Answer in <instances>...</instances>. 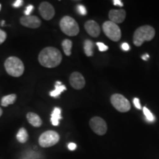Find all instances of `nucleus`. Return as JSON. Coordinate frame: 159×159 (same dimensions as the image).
I'll use <instances>...</instances> for the list:
<instances>
[{
  "instance_id": "f257e3e1",
  "label": "nucleus",
  "mask_w": 159,
  "mask_h": 159,
  "mask_svg": "<svg viewBox=\"0 0 159 159\" xmlns=\"http://www.w3.org/2000/svg\"><path fill=\"white\" fill-rule=\"evenodd\" d=\"M62 54L59 49L52 47L43 49L39 55L40 64L46 68H55L61 64L62 61Z\"/></svg>"
},
{
  "instance_id": "f03ea898",
  "label": "nucleus",
  "mask_w": 159,
  "mask_h": 159,
  "mask_svg": "<svg viewBox=\"0 0 159 159\" xmlns=\"http://www.w3.org/2000/svg\"><path fill=\"white\" fill-rule=\"evenodd\" d=\"M156 30L152 26L144 25L139 27L134 32L133 41L136 47H141L144 41H150L154 39Z\"/></svg>"
},
{
  "instance_id": "7ed1b4c3",
  "label": "nucleus",
  "mask_w": 159,
  "mask_h": 159,
  "mask_svg": "<svg viewBox=\"0 0 159 159\" xmlns=\"http://www.w3.org/2000/svg\"><path fill=\"white\" fill-rule=\"evenodd\" d=\"M5 68L7 73L12 77L21 76L25 71V66L19 57H9L5 62Z\"/></svg>"
},
{
  "instance_id": "20e7f679",
  "label": "nucleus",
  "mask_w": 159,
  "mask_h": 159,
  "mask_svg": "<svg viewBox=\"0 0 159 159\" xmlns=\"http://www.w3.org/2000/svg\"><path fill=\"white\" fill-rule=\"evenodd\" d=\"M61 31L69 36H76L80 32L78 24L72 17L66 16L60 21Z\"/></svg>"
},
{
  "instance_id": "39448f33",
  "label": "nucleus",
  "mask_w": 159,
  "mask_h": 159,
  "mask_svg": "<svg viewBox=\"0 0 159 159\" xmlns=\"http://www.w3.org/2000/svg\"><path fill=\"white\" fill-rule=\"evenodd\" d=\"M102 30L108 39L115 42L119 41L122 37V32L119 27L111 21H106L103 23Z\"/></svg>"
},
{
  "instance_id": "423d86ee",
  "label": "nucleus",
  "mask_w": 159,
  "mask_h": 159,
  "mask_svg": "<svg viewBox=\"0 0 159 159\" xmlns=\"http://www.w3.org/2000/svg\"><path fill=\"white\" fill-rule=\"evenodd\" d=\"M59 140L60 136L57 132L54 130H47L39 136V143L41 147L47 148L54 146L58 143Z\"/></svg>"
},
{
  "instance_id": "0eeeda50",
  "label": "nucleus",
  "mask_w": 159,
  "mask_h": 159,
  "mask_svg": "<svg viewBox=\"0 0 159 159\" xmlns=\"http://www.w3.org/2000/svg\"><path fill=\"white\" fill-rule=\"evenodd\" d=\"M111 102L113 106L119 112L125 113L130 110L131 105L128 99L123 95L114 94L111 97Z\"/></svg>"
},
{
  "instance_id": "6e6552de",
  "label": "nucleus",
  "mask_w": 159,
  "mask_h": 159,
  "mask_svg": "<svg viewBox=\"0 0 159 159\" xmlns=\"http://www.w3.org/2000/svg\"><path fill=\"white\" fill-rule=\"evenodd\" d=\"M89 125L95 134L99 136H103L108 130L106 122L99 116H94L89 121Z\"/></svg>"
},
{
  "instance_id": "1a4fd4ad",
  "label": "nucleus",
  "mask_w": 159,
  "mask_h": 159,
  "mask_svg": "<svg viewBox=\"0 0 159 159\" xmlns=\"http://www.w3.org/2000/svg\"><path fill=\"white\" fill-rule=\"evenodd\" d=\"M39 12L43 19L49 21L54 17L55 11L53 6L47 2H43L39 5Z\"/></svg>"
},
{
  "instance_id": "9d476101",
  "label": "nucleus",
  "mask_w": 159,
  "mask_h": 159,
  "mask_svg": "<svg viewBox=\"0 0 159 159\" xmlns=\"http://www.w3.org/2000/svg\"><path fill=\"white\" fill-rule=\"evenodd\" d=\"M20 23L24 27H28V28L36 29L41 25V20L36 16H24L20 19Z\"/></svg>"
},
{
  "instance_id": "9b49d317",
  "label": "nucleus",
  "mask_w": 159,
  "mask_h": 159,
  "mask_svg": "<svg viewBox=\"0 0 159 159\" xmlns=\"http://www.w3.org/2000/svg\"><path fill=\"white\" fill-rule=\"evenodd\" d=\"M69 83L72 88L77 90H80L84 88L85 85V80L82 74L77 71L72 72L69 77Z\"/></svg>"
},
{
  "instance_id": "f8f14e48",
  "label": "nucleus",
  "mask_w": 159,
  "mask_h": 159,
  "mask_svg": "<svg viewBox=\"0 0 159 159\" xmlns=\"http://www.w3.org/2000/svg\"><path fill=\"white\" fill-rule=\"evenodd\" d=\"M108 17L111 21L115 24H121L126 18V12L124 9L111 10L108 13Z\"/></svg>"
},
{
  "instance_id": "ddd939ff",
  "label": "nucleus",
  "mask_w": 159,
  "mask_h": 159,
  "mask_svg": "<svg viewBox=\"0 0 159 159\" xmlns=\"http://www.w3.org/2000/svg\"><path fill=\"white\" fill-rule=\"evenodd\" d=\"M85 31L91 37L97 38L100 34V27L94 20H89L85 23L84 25Z\"/></svg>"
},
{
  "instance_id": "4468645a",
  "label": "nucleus",
  "mask_w": 159,
  "mask_h": 159,
  "mask_svg": "<svg viewBox=\"0 0 159 159\" xmlns=\"http://www.w3.org/2000/svg\"><path fill=\"white\" fill-rule=\"evenodd\" d=\"M27 119L28 122L35 128H39L42 125V120L39 115L33 112H29L27 114Z\"/></svg>"
},
{
  "instance_id": "2eb2a0df",
  "label": "nucleus",
  "mask_w": 159,
  "mask_h": 159,
  "mask_svg": "<svg viewBox=\"0 0 159 159\" xmlns=\"http://www.w3.org/2000/svg\"><path fill=\"white\" fill-rule=\"evenodd\" d=\"M62 119L61 116V109L60 108H55L51 115V123L54 126H58L60 124V120Z\"/></svg>"
},
{
  "instance_id": "dca6fc26",
  "label": "nucleus",
  "mask_w": 159,
  "mask_h": 159,
  "mask_svg": "<svg viewBox=\"0 0 159 159\" xmlns=\"http://www.w3.org/2000/svg\"><path fill=\"white\" fill-rule=\"evenodd\" d=\"M66 90V87L64 85H62L61 82L60 81H57L55 85V90L50 91L49 93V95L52 97H55V98H57V97H59L60 95L63 91Z\"/></svg>"
},
{
  "instance_id": "f3484780",
  "label": "nucleus",
  "mask_w": 159,
  "mask_h": 159,
  "mask_svg": "<svg viewBox=\"0 0 159 159\" xmlns=\"http://www.w3.org/2000/svg\"><path fill=\"white\" fill-rule=\"evenodd\" d=\"M83 49H84L85 54L86 55V56L91 57L94 55V44L91 40L86 39L84 41V43H83Z\"/></svg>"
},
{
  "instance_id": "a211bd4d",
  "label": "nucleus",
  "mask_w": 159,
  "mask_h": 159,
  "mask_svg": "<svg viewBox=\"0 0 159 159\" xmlns=\"http://www.w3.org/2000/svg\"><path fill=\"white\" fill-rule=\"evenodd\" d=\"M16 99V95L15 94H12L7 95V96L3 97L1 100V105L3 107H7L9 105H12L15 102Z\"/></svg>"
},
{
  "instance_id": "6ab92c4d",
  "label": "nucleus",
  "mask_w": 159,
  "mask_h": 159,
  "mask_svg": "<svg viewBox=\"0 0 159 159\" xmlns=\"http://www.w3.org/2000/svg\"><path fill=\"white\" fill-rule=\"evenodd\" d=\"M28 134H27V131L25 128H21L19 129V130L18 131L16 134V139L20 143H26L28 140Z\"/></svg>"
},
{
  "instance_id": "aec40b11",
  "label": "nucleus",
  "mask_w": 159,
  "mask_h": 159,
  "mask_svg": "<svg viewBox=\"0 0 159 159\" xmlns=\"http://www.w3.org/2000/svg\"><path fill=\"white\" fill-rule=\"evenodd\" d=\"M71 47H72V42L71 40H63L62 42V48L66 56H70L71 55Z\"/></svg>"
},
{
  "instance_id": "412c9836",
  "label": "nucleus",
  "mask_w": 159,
  "mask_h": 159,
  "mask_svg": "<svg viewBox=\"0 0 159 159\" xmlns=\"http://www.w3.org/2000/svg\"><path fill=\"white\" fill-rule=\"evenodd\" d=\"M143 112H144V116H146V118L148 120L150 121V122H152V121H154L155 117L153 116V114L150 112V111L149 110L147 107H144V108H143Z\"/></svg>"
},
{
  "instance_id": "4be33fe9",
  "label": "nucleus",
  "mask_w": 159,
  "mask_h": 159,
  "mask_svg": "<svg viewBox=\"0 0 159 159\" xmlns=\"http://www.w3.org/2000/svg\"><path fill=\"white\" fill-rule=\"evenodd\" d=\"M76 10H77V12L79 13V14H80L82 16L86 15L87 11H86V9H85V7L83 5H77L76 7Z\"/></svg>"
},
{
  "instance_id": "5701e85b",
  "label": "nucleus",
  "mask_w": 159,
  "mask_h": 159,
  "mask_svg": "<svg viewBox=\"0 0 159 159\" xmlns=\"http://www.w3.org/2000/svg\"><path fill=\"white\" fill-rule=\"evenodd\" d=\"M96 44L97 45V47H98V48H99V50L100 52H105V51H107L108 49V46L105 45L103 43L97 42Z\"/></svg>"
},
{
  "instance_id": "b1692460",
  "label": "nucleus",
  "mask_w": 159,
  "mask_h": 159,
  "mask_svg": "<svg viewBox=\"0 0 159 159\" xmlns=\"http://www.w3.org/2000/svg\"><path fill=\"white\" fill-rule=\"evenodd\" d=\"M34 10V6L32 5H29L26 7L25 11V16H30L32 11Z\"/></svg>"
},
{
  "instance_id": "393cba45",
  "label": "nucleus",
  "mask_w": 159,
  "mask_h": 159,
  "mask_svg": "<svg viewBox=\"0 0 159 159\" xmlns=\"http://www.w3.org/2000/svg\"><path fill=\"white\" fill-rule=\"evenodd\" d=\"M6 38H7V34L5 32L0 29V44H2L5 41Z\"/></svg>"
},
{
  "instance_id": "a878e982",
  "label": "nucleus",
  "mask_w": 159,
  "mask_h": 159,
  "mask_svg": "<svg viewBox=\"0 0 159 159\" xmlns=\"http://www.w3.org/2000/svg\"><path fill=\"white\" fill-rule=\"evenodd\" d=\"M24 3V1H22V0H16V1H15L13 3V7H21V5H23Z\"/></svg>"
},
{
  "instance_id": "bb28decb",
  "label": "nucleus",
  "mask_w": 159,
  "mask_h": 159,
  "mask_svg": "<svg viewBox=\"0 0 159 159\" xmlns=\"http://www.w3.org/2000/svg\"><path fill=\"white\" fill-rule=\"evenodd\" d=\"M134 103L135 107H136V108L142 109V106H141V104H140V101H139V99L138 98L134 99Z\"/></svg>"
},
{
  "instance_id": "cd10ccee",
  "label": "nucleus",
  "mask_w": 159,
  "mask_h": 159,
  "mask_svg": "<svg viewBox=\"0 0 159 159\" xmlns=\"http://www.w3.org/2000/svg\"><path fill=\"white\" fill-rule=\"evenodd\" d=\"M68 148L69 150H75V149L77 148V144H75V143H69V144H68Z\"/></svg>"
},
{
  "instance_id": "c85d7f7f",
  "label": "nucleus",
  "mask_w": 159,
  "mask_h": 159,
  "mask_svg": "<svg viewBox=\"0 0 159 159\" xmlns=\"http://www.w3.org/2000/svg\"><path fill=\"white\" fill-rule=\"evenodd\" d=\"M122 48L124 51H128L130 49V46H129L128 43H124L122 44Z\"/></svg>"
},
{
  "instance_id": "c756f323",
  "label": "nucleus",
  "mask_w": 159,
  "mask_h": 159,
  "mask_svg": "<svg viewBox=\"0 0 159 159\" xmlns=\"http://www.w3.org/2000/svg\"><path fill=\"white\" fill-rule=\"evenodd\" d=\"M113 3H114V5H119L120 6V7H122L123 6L122 2L120 1V0H114V1H113Z\"/></svg>"
},
{
  "instance_id": "7c9ffc66",
  "label": "nucleus",
  "mask_w": 159,
  "mask_h": 159,
  "mask_svg": "<svg viewBox=\"0 0 159 159\" xmlns=\"http://www.w3.org/2000/svg\"><path fill=\"white\" fill-rule=\"evenodd\" d=\"M142 58L145 60V61H147V60L149 58V55H144V56H142Z\"/></svg>"
},
{
  "instance_id": "2f4dec72",
  "label": "nucleus",
  "mask_w": 159,
  "mask_h": 159,
  "mask_svg": "<svg viewBox=\"0 0 159 159\" xmlns=\"http://www.w3.org/2000/svg\"><path fill=\"white\" fill-rule=\"evenodd\" d=\"M2 113H3V111H2V109L1 108H0V117H1L2 115Z\"/></svg>"
},
{
  "instance_id": "473e14b6",
  "label": "nucleus",
  "mask_w": 159,
  "mask_h": 159,
  "mask_svg": "<svg viewBox=\"0 0 159 159\" xmlns=\"http://www.w3.org/2000/svg\"><path fill=\"white\" fill-rule=\"evenodd\" d=\"M1 25H2V27H3V26H4V25H5V21H4V20H2V21Z\"/></svg>"
},
{
  "instance_id": "72a5a7b5",
  "label": "nucleus",
  "mask_w": 159,
  "mask_h": 159,
  "mask_svg": "<svg viewBox=\"0 0 159 159\" xmlns=\"http://www.w3.org/2000/svg\"><path fill=\"white\" fill-rule=\"evenodd\" d=\"M0 11H1V4H0Z\"/></svg>"
}]
</instances>
